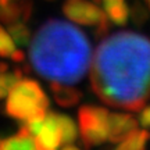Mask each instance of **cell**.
Instances as JSON below:
<instances>
[{
    "label": "cell",
    "instance_id": "obj_1",
    "mask_svg": "<svg viewBox=\"0 0 150 150\" xmlns=\"http://www.w3.org/2000/svg\"><path fill=\"white\" fill-rule=\"evenodd\" d=\"M91 83L107 106L139 111L150 99V40L125 31L104 38L93 56Z\"/></svg>",
    "mask_w": 150,
    "mask_h": 150
},
{
    "label": "cell",
    "instance_id": "obj_2",
    "mask_svg": "<svg viewBox=\"0 0 150 150\" xmlns=\"http://www.w3.org/2000/svg\"><path fill=\"white\" fill-rule=\"evenodd\" d=\"M92 49L86 35L70 22L49 20L39 28L29 47L31 64L50 82L75 83L86 75Z\"/></svg>",
    "mask_w": 150,
    "mask_h": 150
},
{
    "label": "cell",
    "instance_id": "obj_3",
    "mask_svg": "<svg viewBox=\"0 0 150 150\" xmlns=\"http://www.w3.org/2000/svg\"><path fill=\"white\" fill-rule=\"evenodd\" d=\"M49 99L36 81L18 79L8 91L6 112L20 121L45 120Z\"/></svg>",
    "mask_w": 150,
    "mask_h": 150
},
{
    "label": "cell",
    "instance_id": "obj_4",
    "mask_svg": "<svg viewBox=\"0 0 150 150\" xmlns=\"http://www.w3.org/2000/svg\"><path fill=\"white\" fill-rule=\"evenodd\" d=\"M108 114L104 107L82 106L78 111L79 131L86 147L100 145L108 136Z\"/></svg>",
    "mask_w": 150,
    "mask_h": 150
},
{
    "label": "cell",
    "instance_id": "obj_5",
    "mask_svg": "<svg viewBox=\"0 0 150 150\" xmlns=\"http://www.w3.org/2000/svg\"><path fill=\"white\" fill-rule=\"evenodd\" d=\"M59 112L50 111L46 114L42 125L35 135V149L39 150H54L63 145V132L60 125Z\"/></svg>",
    "mask_w": 150,
    "mask_h": 150
},
{
    "label": "cell",
    "instance_id": "obj_6",
    "mask_svg": "<svg viewBox=\"0 0 150 150\" xmlns=\"http://www.w3.org/2000/svg\"><path fill=\"white\" fill-rule=\"evenodd\" d=\"M63 13L70 20L82 25H97V22L106 16L97 4L86 0H67L63 6Z\"/></svg>",
    "mask_w": 150,
    "mask_h": 150
},
{
    "label": "cell",
    "instance_id": "obj_7",
    "mask_svg": "<svg viewBox=\"0 0 150 150\" xmlns=\"http://www.w3.org/2000/svg\"><path fill=\"white\" fill-rule=\"evenodd\" d=\"M138 127V121L129 114H108V136L111 143L122 142Z\"/></svg>",
    "mask_w": 150,
    "mask_h": 150
},
{
    "label": "cell",
    "instance_id": "obj_8",
    "mask_svg": "<svg viewBox=\"0 0 150 150\" xmlns=\"http://www.w3.org/2000/svg\"><path fill=\"white\" fill-rule=\"evenodd\" d=\"M50 89L53 93L54 100L63 107H72L81 100V92L72 86H68L65 83H59V82H52Z\"/></svg>",
    "mask_w": 150,
    "mask_h": 150
},
{
    "label": "cell",
    "instance_id": "obj_9",
    "mask_svg": "<svg viewBox=\"0 0 150 150\" xmlns=\"http://www.w3.org/2000/svg\"><path fill=\"white\" fill-rule=\"evenodd\" d=\"M150 139V132L149 131H138V129H134L132 132H129L128 136L120 142L117 145V149L121 150H142L145 149L147 140Z\"/></svg>",
    "mask_w": 150,
    "mask_h": 150
},
{
    "label": "cell",
    "instance_id": "obj_10",
    "mask_svg": "<svg viewBox=\"0 0 150 150\" xmlns=\"http://www.w3.org/2000/svg\"><path fill=\"white\" fill-rule=\"evenodd\" d=\"M104 7V13L107 14L108 20H111L114 24L117 25H124L128 21V14L129 10L127 4L124 1H118V3H112V4H106Z\"/></svg>",
    "mask_w": 150,
    "mask_h": 150
},
{
    "label": "cell",
    "instance_id": "obj_11",
    "mask_svg": "<svg viewBox=\"0 0 150 150\" xmlns=\"http://www.w3.org/2000/svg\"><path fill=\"white\" fill-rule=\"evenodd\" d=\"M0 149L6 150V149H22V150H31L35 149V143H33L32 136H24V135H16V136H11L8 139L1 140V145Z\"/></svg>",
    "mask_w": 150,
    "mask_h": 150
},
{
    "label": "cell",
    "instance_id": "obj_12",
    "mask_svg": "<svg viewBox=\"0 0 150 150\" xmlns=\"http://www.w3.org/2000/svg\"><path fill=\"white\" fill-rule=\"evenodd\" d=\"M8 35L18 46H27L29 43V29L25 22H13L8 27Z\"/></svg>",
    "mask_w": 150,
    "mask_h": 150
},
{
    "label": "cell",
    "instance_id": "obj_13",
    "mask_svg": "<svg viewBox=\"0 0 150 150\" xmlns=\"http://www.w3.org/2000/svg\"><path fill=\"white\" fill-rule=\"evenodd\" d=\"M59 118H60V125H61V132H63V145L74 143L76 140V136H78V131H76L75 122L65 114H60Z\"/></svg>",
    "mask_w": 150,
    "mask_h": 150
},
{
    "label": "cell",
    "instance_id": "obj_14",
    "mask_svg": "<svg viewBox=\"0 0 150 150\" xmlns=\"http://www.w3.org/2000/svg\"><path fill=\"white\" fill-rule=\"evenodd\" d=\"M21 17V7L20 3H7L4 6H0V21L6 24H13L18 21V18Z\"/></svg>",
    "mask_w": 150,
    "mask_h": 150
},
{
    "label": "cell",
    "instance_id": "obj_15",
    "mask_svg": "<svg viewBox=\"0 0 150 150\" xmlns=\"http://www.w3.org/2000/svg\"><path fill=\"white\" fill-rule=\"evenodd\" d=\"M16 50V45L14 40L11 39L8 33L3 31V28L0 29V56L1 57H8L13 52Z\"/></svg>",
    "mask_w": 150,
    "mask_h": 150
},
{
    "label": "cell",
    "instance_id": "obj_16",
    "mask_svg": "<svg viewBox=\"0 0 150 150\" xmlns=\"http://www.w3.org/2000/svg\"><path fill=\"white\" fill-rule=\"evenodd\" d=\"M20 79L14 72L13 74H8V72H0V99L6 97V95L8 93L10 88L17 81Z\"/></svg>",
    "mask_w": 150,
    "mask_h": 150
},
{
    "label": "cell",
    "instance_id": "obj_17",
    "mask_svg": "<svg viewBox=\"0 0 150 150\" xmlns=\"http://www.w3.org/2000/svg\"><path fill=\"white\" fill-rule=\"evenodd\" d=\"M132 17H134V21L136 24H142L147 20V13L140 4H135L132 8Z\"/></svg>",
    "mask_w": 150,
    "mask_h": 150
},
{
    "label": "cell",
    "instance_id": "obj_18",
    "mask_svg": "<svg viewBox=\"0 0 150 150\" xmlns=\"http://www.w3.org/2000/svg\"><path fill=\"white\" fill-rule=\"evenodd\" d=\"M139 122L143 128L150 129V106H146V107L140 111Z\"/></svg>",
    "mask_w": 150,
    "mask_h": 150
},
{
    "label": "cell",
    "instance_id": "obj_19",
    "mask_svg": "<svg viewBox=\"0 0 150 150\" xmlns=\"http://www.w3.org/2000/svg\"><path fill=\"white\" fill-rule=\"evenodd\" d=\"M10 57L13 59V61H16V63H22L24 59H25V54L22 53L21 50H14V52L10 54Z\"/></svg>",
    "mask_w": 150,
    "mask_h": 150
},
{
    "label": "cell",
    "instance_id": "obj_20",
    "mask_svg": "<svg viewBox=\"0 0 150 150\" xmlns=\"http://www.w3.org/2000/svg\"><path fill=\"white\" fill-rule=\"evenodd\" d=\"M6 71H7V64L0 63V72H6Z\"/></svg>",
    "mask_w": 150,
    "mask_h": 150
},
{
    "label": "cell",
    "instance_id": "obj_21",
    "mask_svg": "<svg viewBox=\"0 0 150 150\" xmlns=\"http://www.w3.org/2000/svg\"><path fill=\"white\" fill-rule=\"evenodd\" d=\"M147 3H149V7H150V0H147Z\"/></svg>",
    "mask_w": 150,
    "mask_h": 150
},
{
    "label": "cell",
    "instance_id": "obj_22",
    "mask_svg": "<svg viewBox=\"0 0 150 150\" xmlns=\"http://www.w3.org/2000/svg\"><path fill=\"white\" fill-rule=\"evenodd\" d=\"M0 145H1V140H0Z\"/></svg>",
    "mask_w": 150,
    "mask_h": 150
},
{
    "label": "cell",
    "instance_id": "obj_23",
    "mask_svg": "<svg viewBox=\"0 0 150 150\" xmlns=\"http://www.w3.org/2000/svg\"><path fill=\"white\" fill-rule=\"evenodd\" d=\"M0 29H1V27H0Z\"/></svg>",
    "mask_w": 150,
    "mask_h": 150
}]
</instances>
